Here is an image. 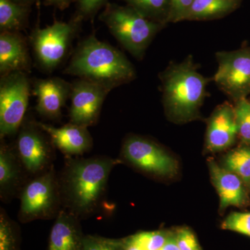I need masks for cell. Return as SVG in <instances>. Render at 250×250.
<instances>
[{
  "label": "cell",
  "mask_w": 250,
  "mask_h": 250,
  "mask_svg": "<svg viewBox=\"0 0 250 250\" xmlns=\"http://www.w3.org/2000/svg\"><path fill=\"white\" fill-rule=\"evenodd\" d=\"M116 163L107 156L69 159L59 179L65 210L80 219L96 211L103 201Z\"/></svg>",
  "instance_id": "cell-1"
},
{
  "label": "cell",
  "mask_w": 250,
  "mask_h": 250,
  "mask_svg": "<svg viewBox=\"0 0 250 250\" xmlns=\"http://www.w3.org/2000/svg\"><path fill=\"white\" fill-rule=\"evenodd\" d=\"M63 72L103 85L110 91L136 77L134 65L125 54L95 35L81 42Z\"/></svg>",
  "instance_id": "cell-2"
},
{
  "label": "cell",
  "mask_w": 250,
  "mask_h": 250,
  "mask_svg": "<svg viewBox=\"0 0 250 250\" xmlns=\"http://www.w3.org/2000/svg\"><path fill=\"white\" fill-rule=\"evenodd\" d=\"M191 55L180 62H172L159 74L163 103L167 116L177 123L192 121L208 95L207 86L213 80L199 72Z\"/></svg>",
  "instance_id": "cell-3"
},
{
  "label": "cell",
  "mask_w": 250,
  "mask_h": 250,
  "mask_svg": "<svg viewBox=\"0 0 250 250\" xmlns=\"http://www.w3.org/2000/svg\"><path fill=\"white\" fill-rule=\"evenodd\" d=\"M100 18L121 45L139 60L156 34L166 26L144 17L128 5L112 3L105 5Z\"/></svg>",
  "instance_id": "cell-4"
},
{
  "label": "cell",
  "mask_w": 250,
  "mask_h": 250,
  "mask_svg": "<svg viewBox=\"0 0 250 250\" xmlns=\"http://www.w3.org/2000/svg\"><path fill=\"white\" fill-rule=\"evenodd\" d=\"M62 206L59 178L50 167L23 188L19 220L23 223L57 216Z\"/></svg>",
  "instance_id": "cell-5"
},
{
  "label": "cell",
  "mask_w": 250,
  "mask_h": 250,
  "mask_svg": "<svg viewBox=\"0 0 250 250\" xmlns=\"http://www.w3.org/2000/svg\"><path fill=\"white\" fill-rule=\"evenodd\" d=\"M218 70L213 82L219 89L234 102L250 95V46L215 53Z\"/></svg>",
  "instance_id": "cell-6"
},
{
  "label": "cell",
  "mask_w": 250,
  "mask_h": 250,
  "mask_svg": "<svg viewBox=\"0 0 250 250\" xmlns=\"http://www.w3.org/2000/svg\"><path fill=\"white\" fill-rule=\"evenodd\" d=\"M30 86L24 72L1 76L0 82V136L16 134L22 123L29 104Z\"/></svg>",
  "instance_id": "cell-7"
},
{
  "label": "cell",
  "mask_w": 250,
  "mask_h": 250,
  "mask_svg": "<svg viewBox=\"0 0 250 250\" xmlns=\"http://www.w3.org/2000/svg\"><path fill=\"white\" fill-rule=\"evenodd\" d=\"M123 155L131 165L148 174L170 177L177 173L175 159L150 140L131 136L125 141Z\"/></svg>",
  "instance_id": "cell-8"
},
{
  "label": "cell",
  "mask_w": 250,
  "mask_h": 250,
  "mask_svg": "<svg viewBox=\"0 0 250 250\" xmlns=\"http://www.w3.org/2000/svg\"><path fill=\"white\" fill-rule=\"evenodd\" d=\"M75 27L72 23L56 21L33 32L31 44L41 66L52 70L59 65L66 54Z\"/></svg>",
  "instance_id": "cell-9"
},
{
  "label": "cell",
  "mask_w": 250,
  "mask_h": 250,
  "mask_svg": "<svg viewBox=\"0 0 250 250\" xmlns=\"http://www.w3.org/2000/svg\"><path fill=\"white\" fill-rule=\"evenodd\" d=\"M110 90L103 85L79 79L71 83L70 123L88 128L98 121L104 101Z\"/></svg>",
  "instance_id": "cell-10"
},
{
  "label": "cell",
  "mask_w": 250,
  "mask_h": 250,
  "mask_svg": "<svg viewBox=\"0 0 250 250\" xmlns=\"http://www.w3.org/2000/svg\"><path fill=\"white\" fill-rule=\"evenodd\" d=\"M16 147L21 164L30 173L45 170L52 159L50 146L36 123L22 126Z\"/></svg>",
  "instance_id": "cell-11"
},
{
  "label": "cell",
  "mask_w": 250,
  "mask_h": 250,
  "mask_svg": "<svg viewBox=\"0 0 250 250\" xmlns=\"http://www.w3.org/2000/svg\"><path fill=\"white\" fill-rule=\"evenodd\" d=\"M238 136L234 106L228 102L217 106L207 125L206 147L210 152H219L231 147Z\"/></svg>",
  "instance_id": "cell-12"
},
{
  "label": "cell",
  "mask_w": 250,
  "mask_h": 250,
  "mask_svg": "<svg viewBox=\"0 0 250 250\" xmlns=\"http://www.w3.org/2000/svg\"><path fill=\"white\" fill-rule=\"evenodd\" d=\"M70 89L71 84L58 77L36 80L34 85L37 97L36 111L49 119L59 118L70 97Z\"/></svg>",
  "instance_id": "cell-13"
},
{
  "label": "cell",
  "mask_w": 250,
  "mask_h": 250,
  "mask_svg": "<svg viewBox=\"0 0 250 250\" xmlns=\"http://www.w3.org/2000/svg\"><path fill=\"white\" fill-rule=\"evenodd\" d=\"M36 124L48 135L54 146L68 155L84 154L93 146V139L85 126L72 123L61 127L42 123H36Z\"/></svg>",
  "instance_id": "cell-14"
},
{
  "label": "cell",
  "mask_w": 250,
  "mask_h": 250,
  "mask_svg": "<svg viewBox=\"0 0 250 250\" xmlns=\"http://www.w3.org/2000/svg\"><path fill=\"white\" fill-rule=\"evenodd\" d=\"M80 220L67 210H61L51 229L48 250H83L84 235Z\"/></svg>",
  "instance_id": "cell-15"
},
{
  "label": "cell",
  "mask_w": 250,
  "mask_h": 250,
  "mask_svg": "<svg viewBox=\"0 0 250 250\" xmlns=\"http://www.w3.org/2000/svg\"><path fill=\"white\" fill-rule=\"evenodd\" d=\"M30 67L25 41L18 32L0 34V73L1 76L14 72H25Z\"/></svg>",
  "instance_id": "cell-16"
},
{
  "label": "cell",
  "mask_w": 250,
  "mask_h": 250,
  "mask_svg": "<svg viewBox=\"0 0 250 250\" xmlns=\"http://www.w3.org/2000/svg\"><path fill=\"white\" fill-rule=\"evenodd\" d=\"M210 177L220 197V207H238L245 201V190L241 179L236 174L220 167L214 161H208Z\"/></svg>",
  "instance_id": "cell-17"
},
{
  "label": "cell",
  "mask_w": 250,
  "mask_h": 250,
  "mask_svg": "<svg viewBox=\"0 0 250 250\" xmlns=\"http://www.w3.org/2000/svg\"><path fill=\"white\" fill-rule=\"evenodd\" d=\"M21 164L17 152L9 146L0 148V195L1 200H8L18 190L21 182Z\"/></svg>",
  "instance_id": "cell-18"
},
{
  "label": "cell",
  "mask_w": 250,
  "mask_h": 250,
  "mask_svg": "<svg viewBox=\"0 0 250 250\" xmlns=\"http://www.w3.org/2000/svg\"><path fill=\"white\" fill-rule=\"evenodd\" d=\"M236 0H195L184 21H203L228 16L239 6Z\"/></svg>",
  "instance_id": "cell-19"
},
{
  "label": "cell",
  "mask_w": 250,
  "mask_h": 250,
  "mask_svg": "<svg viewBox=\"0 0 250 250\" xmlns=\"http://www.w3.org/2000/svg\"><path fill=\"white\" fill-rule=\"evenodd\" d=\"M27 10L14 0H0V29L1 32H17L25 22Z\"/></svg>",
  "instance_id": "cell-20"
},
{
  "label": "cell",
  "mask_w": 250,
  "mask_h": 250,
  "mask_svg": "<svg viewBox=\"0 0 250 250\" xmlns=\"http://www.w3.org/2000/svg\"><path fill=\"white\" fill-rule=\"evenodd\" d=\"M144 17L166 25L168 23L170 0H123Z\"/></svg>",
  "instance_id": "cell-21"
},
{
  "label": "cell",
  "mask_w": 250,
  "mask_h": 250,
  "mask_svg": "<svg viewBox=\"0 0 250 250\" xmlns=\"http://www.w3.org/2000/svg\"><path fill=\"white\" fill-rule=\"evenodd\" d=\"M225 167L243 182L250 183V147L237 148L229 153L225 159Z\"/></svg>",
  "instance_id": "cell-22"
},
{
  "label": "cell",
  "mask_w": 250,
  "mask_h": 250,
  "mask_svg": "<svg viewBox=\"0 0 250 250\" xmlns=\"http://www.w3.org/2000/svg\"><path fill=\"white\" fill-rule=\"evenodd\" d=\"M0 250H20V234L17 225L2 208L0 212Z\"/></svg>",
  "instance_id": "cell-23"
},
{
  "label": "cell",
  "mask_w": 250,
  "mask_h": 250,
  "mask_svg": "<svg viewBox=\"0 0 250 250\" xmlns=\"http://www.w3.org/2000/svg\"><path fill=\"white\" fill-rule=\"evenodd\" d=\"M234 111L238 136L243 142L250 145V100L243 98L235 102Z\"/></svg>",
  "instance_id": "cell-24"
},
{
  "label": "cell",
  "mask_w": 250,
  "mask_h": 250,
  "mask_svg": "<svg viewBox=\"0 0 250 250\" xmlns=\"http://www.w3.org/2000/svg\"><path fill=\"white\" fill-rule=\"evenodd\" d=\"M122 240L87 235L83 238V250H123Z\"/></svg>",
  "instance_id": "cell-25"
},
{
  "label": "cell",
  "mask_w": 250,
  "mask_h": 250,
  "mask_svg": "<svg viewBox=\"0 0 250 250\" xmlns=\"http://www.w3.org/2000/svg\"><path fill=\"white\" fill-rule=\"evenodd\" d=\"M222 228L250 237V213H231L223 222Z\"/></svg>",
  "instance_id": "cell-26"
},
{
  "label": "cell",
  "mask_w": 250,
  "mask_h": 250,
  "mask_svg": "<svg viewBox=\"0 0 250 250\" xmlns=\"http://www.w3.org/2000/svg\"><path fill=\"white\" fill-rule=\"evenodd\" d=\"M133 237L145 250H161L169 236L162 231H146Z\"/></svg>",
  "instance_id": "cell-27"
},
{
  "label": "cell",
  "mask_w": 250,
  "mask_h": 250,
  "mask_svg": "<svg viewBox=\"0 0 250 250\" xmlns=\"http://www.w3.org/2000/svg\"><path fill=\"white\" fill-rule=\"evenodd\" d=\"M194 1L195 0H170L168 23L184 21Z\"/></svg>",
  "instance_id": "cell-28"
},
{
  "label": "cell",
  "mask_w": 250,
  "mask_h": 250,
  "mask_svg": "<svg viewBox=\"0 0 250 250\" xmlns=\"http://www.w3.org/2000/svg\"><path fill=\"white\" fill-rule=\"evenodd\" d=\"M175 239L180 250H202L195 235L188 229H181Z\"/></svg>",
  "instance_id": "cell-29"
},
{
  "label": "cell",
  "mask_w": 250,
  "mask_h": 250,
  "mask_svg": "<svg viewBox=\"0 0 250 250\" xmlns=\"http://www.w3.org/2000/svg\"><path fill=\"white\" fill-rule=\"evenodd\" d=\"M80 16L82 18H88L94 16L107 4V0H77Z\"/></svg>",
  "instance_id": "cell-30"
},
{
  "label": "cell",
  "mask_w": 250,
  "mask_h": 250,
  "mask_svg": "<svg viewBox=\"0 0 250 250\" xmlns=\"http://www.w3.org/2000/svg\"><path fill=\"white\" fill-rule=\"evenodd\" d=\"M123 250H145L141 245L134 239V237L131 236L127 239L123 241Z\"/></svg>",
  "instance_id": "cell-31"
},
{
  "label": "cell",
  "mask_w": 250,
  "mask_h": 250,
  "mask_svg": "<svg viewBox=\"0 0 250 250\" xmlns=\"http://www.w3.org/2000/svg\"><path fill=\"white\" fill-rule=\"evenodd\" d=\"M161 250H180L178 246H177V241L175 238L168 237L167 241L166 242L164 246L161 248Z\"/></svg>",
  "instance_id": "cell-32"
},
{
  "label": "cell",
  "mask_w": 250,
  "mask_h": 250,
  "mask_svg": "<svg viewBox=\"0 0 250 250\" xmlns=\"http://www.w3.org/2000/svg\"><path fill=\"white\" fill-rule=\"evenodd\" d=\"M50 4L61 9H65L71 3L72 0H47Z\"/></svg>",
  "instance_id": "cell-33"
},
{
  "label": "cell",
  "mask_w": 250,
  "mask_h": 250,
  "mask_svg": "<svg viewBox=\"0 0 250 250\" xmlns=\"http://www.w3.org/2000/svg\"><path fill=\"white\" fill-rule=\"evenodd\" d=\"M16 1H27V0H16Z\"/></svg>",
  "instance_id": "cell-34"
},
{
  "label": "cell",
  "mask_w": 250,
  "mask_h": 250,
  "mask_svg": "<svg viewBox=\"0 0 250 250\" xmlns=\"http://www.w3.org/2000/svg\"><path fill=\"white\" fill-rule=\"evenodd\" d=\"M236 1H239V2H241V0H236Z\"/></svg>",
  "instance_id": "cell-35"
}]
</instances>
